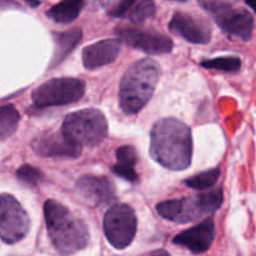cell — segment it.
<instances>
[{
    "mask_svg": "<svg viewBox=\"0 0 256 256\" xmlns=\"http://www.w3.org/2000/svg\"><path fill=\"white\" fill-rule=\"evenodd\" d=\"M150 155L166 169L180 172L189 168L192 158V130L175 118H165L150 132Z\"/></svg>",
    "mask_w": 256,
    "mask_h": 256,
    "instance_id": "cell-1",
    "label": "cell"
},
{
    "mask_svg": "<svg viewBox=\"0 0 256 256\" xmlns=\"http://www.w3.org/2000/svg\"><path fill=\"white\" fill-rule=\"evenodd\" d=\"M44 216L48 234L60 255L70 256L86 248L88 226L66 206L55 200H48L44 204Z\"/></svg>",
    "mask_w": 256,
    "mask_h": 256,
    "instance_id": "cell-2",
    "label": "cell"
},
{
    "mask_svg": "<svg viewBox=\"0 0 256 256\" xmlns=\"http://www.w3.org/2000/svg\"><path fill=\"white\" fill-rule=\"evenodd\" d=\"M159 64L152 59L138 60L130 65L120 82L119 102L128 115L139 112L149 102L159 82Z\"/></svg>",
    "mask_w": 256,
    "mask_h": 256,
    "instance_id": "cell-3",
    "label": "cell"
},
{
    "mask_svg": "<svg viewBox=\"0 0 256 256\" xmlns=\"http://www.w3.org/2000/svg\"><path fill=\"white\" fill-rule=\"evenodd\" d=\"M224 202L222 189H212L206 192L188 196L184 199L168 200L156 205V212L164 219L174 222H195L220 209Z\"/></svg>",
    "mask_w": 256,
    "mask_h": 256,
    "instance_id": "cell-4",
    "label": "cell"
},
{
    "mask_svg": "<svg viewBox=\"0 0 256 256\" xmlns=\"http://www.w3.org/2000/svg\"><path fill=\"white\" fill-rule=\"evenodd\" d=\"M62 132L80 146H95L106 138L108 122L100 110H79L65 118Z\"/></svg>",
    "mask_w": 256,
    "mask_h": 256,
    "instance_id": "cell-5",
    "label": "cell"
},
{
    "mask_svg": "<svg viewBox=\"0 0 256 256\" xmlns=\"http://www.w3.org/2000/svg\"><path fill=\"white\" fill-rule=\"evenodd\" d=\"M85 94V84L75 78L48 80L32 92V102L39 109L76 102Z\"/></svg>",
    "mask_w": 256,
    "mask_h": 256,
    "instance_id": "cell-6",
    "label": "cell"
},
{
    "mask_svg": "<svg viewBox=\"0 0 256 256\" xmlns=\"http://www.w3.org/2000/svg\"><path fill=\"white\" fill-rule=\"evenodd\" d=\"M136 224L134 209L128 204H116L105 214V236L115 249H125L134 240Z\"/></svg>",
    "mask_w": 256,
    "mask_h": 256,
    "instance_id": "cell-7",
    "label": "cell"
},
{
    "mask_svg": "<svg viewBox=\"0 0 256 256\" xmlns=\"http://www.w3.org/2000/svg\"><path fill=\"white\" fill-rule=\"evenodd\" d=\"M0 215V235L2 242L15 244L26 236L30 228L29 216L12 195H2Z\"/></svg>",
    "mask_w": 256,
    "mask_h": 256,
    "instance_id": "cell-8",
    "label": "cell"
},
{
    "mask_svg": "<svg viewBox=\"0 0 256 256\" xmlns=\"http://www.w3.org/2000/svg\"><path fill=\"white\" fill-rule=\"evenodd\" d=\"M115 34H116L118 39L124 44L150 55L168 54L172 52V46H174V42L169 36L152 32V30L118 26Z\"/></svg>",
    "mask_w": 256,
    "mask_h": 256,
    "instance_id": "cell-9",
    "label": "cell"
},
{
    "mask_svg": "<svg viewBox=\"0 0 256 256\" xmlns=\"http://www.w3.org/2000/svg\"><path fill=\"white\" fill-rule=\"evenodd\" d=\"M32 149L42 158H70L82 154V146L72 142L62 132H45L36 135L32 142Z\"/></svg>",
    "mask_w": 256,
    "mask_h": 256,
    "instance_id": "cell-10",
    "label": "cell"
},
{
    "mask_svg": "<svg viewBox=\"0 0 256 256\" xmlns=\"http://www.w3.org/2000/svg\"><path fill=\"white\" fill-rule=\"evenodd\" d=\"M169 30L192 44H208L212 40V26L202 18L176 12L169 22Z\"/></svg>",
    "mask_w": 256,
    "mask_h": 256,
    "instance_id": "cell-11",
    "label": "cell"
},
{
    "mask_svg": "<svg viewBox=\"0 0 256 256\" xmlns=\"http://www.w3.org/2000/svg\"><path fill=\"white\" fill-rule=\"evenodd\" d=\"M76 192L86 204L92 206H102L112 202L116 198L115 186L104 176L85 175L76 182Z\"/></svg>",
    "mask_w": 256,
    "mask_h": 256,
    "instance_id": "cell-12",
    "label": "cell"
},
{
    "mask_svg": "<svg viewBox=\"0 0 256 256\" xmlns=\"http://www.w3.org/2000/svg\"><path fill=\"white\" fill-rule=\"evenodd\" d=\"M214 19L228 35L239 38L244 42H248L252 36L254 18L242 8H230L214 15Z\"/></svg>",
    "mask_w": 256,
    "mask_h": 256,
    "instance_id": "cell-13",
    "label": "cell"
},
{
    "mask_svg": "<svg viewBox=\"0 0 256 256\" xmlns=\"http://www.w3.org/2000/svg\"><path fill=\"white\" fill-rule=\"evenodd\" d=\"M214 238L215 224L212 219H208L196 226L178 234L172 239V242L179 246L186 248L194 254H202L210 249Z\"/></svg>",
    "mask_w": 256,
    "mask_h": 256,
    "instance_id": "cell-14",
    "label": "cell"
},
{
    "mask_svg": "<svg viewBox=\"0 0 256 256\" xmlns=\"http://www.w3.org/2000/svg\"><path fill=\"white\" fill-rule=\"evenodd\" d=\"M119 52V39L102 40V42L89 45L82 50V64L89 70L96 69V68L104 66L114 62Z\"/></svg>",
    "mask_w": 256,
    "mask_h": 256,
    "instance_id": "cell-15",
    "label": "cell"
},
{
    "mask_svg": "<svg viewBox=\"0 0 256 256\" xmlns=\"http://www.w3.org/2000/svg\"><path fill=\"white\" fill-rule=\"evenodd\" d=\"M82 36V30L80 28H72V29L62 32H52L55 49L52 60L49 64V69H54L56 65H59L79 44Z\"/></svg>",
    "mask_w": 256,
    "mask_h": 256,
    "instance_id": "cell-16",
    "label": "cell"
},
{
    "mask_svg": "<svg viewBox=\"0 0 256 256\" xmlns=\"http://www.w3.org/2000/svg\"><path fill=\"white\" fill-rule=\"evenodd\" d=\"M85 0H62L48 10L46 15L59 24H69L74 22L82 12Z\"/></svg>",
    "mask_w": 256,
    "mask_h": 256,
    "instance_id": "cell-17",
    "label": "cell"
},
{
    "mask_svg": "<svg viewBox=\"0 0 256 256\" xmlns=\"http://www.w3.org/2000/svg\"><path fill=\"white\" fill-rule=\"evenodd\" d=\"M20 116L12 105H4L0 108V138L5 140L16 130Z\"/></svg>",
    "mask_w": 256,
    "mask_h": 256,
    "instance_id": "cell-18",
    "label": "cell"
},
{
    "mask_svg": "<svg viewBox=\"0 0 256 256\" xmlns=\"http://www.w3.org/2000/svg\"><path fill=\"white\" fill-rule=\"evenodd\" d=\"M220 178V169L215 168V169L208 170V172H200V174L194 175L190 179L185 180V185L195 190H205L210 189L214 186L218 182Z\"/></svg>",
    "mask_w": 256,
    "mask_h": 256,
    "instance_id": "cell-19",
    "label": "cell"
},
{
    "mask_svg": "<svg viewBox=\"0 0 256 256\" xmlns=\"http://www.w3.org/2000/svg\"><path fill=\"white\" fill-rule=\"evenodd\" d=\"M156 12V5L152 0H142L139 4L135 5L129 14V19L132 24L139 25L152 19Z\"/></svg>",
    "mask_w": 256,
    "mask_h": 256,
    "instance_id": "cell-20",
    "label": "cell"
},
{
    "mask_svg": "<svg viewBox=\"0 0 256 256\" xmlns=\"http://www.w3.org/2000/svg\"><path fill=\"white\" fill-rule=\"evenodd\" d=\"M202 66L206 69L222 70V72H238L242 66V60L236 56H222L202 62Z\"/></svg>",
    "mask_w": 256,
    "mask_h": 256,
    "instance_id": "cell-21",
    "label": "cell"
},
{
    "mask_svg": "<svg viewBox=\"0 0 256 256\" xmlns=\"http://www.w3.org/2000/svg\"><path fill=\"white\" fill-rule=\"evenodd\" d=\"M16 178L28 186H36L42 180L44 175L36 168L25 164L16 170Z\"/></svg>",
    "mask_w": 256,
    "mask_h": 256,
    "instance_id": "cell-22",
    "label": "cell"
},
{
    "mask_svg": "<svg viewBox=\"0 0 256 256\" xmlns=\"http://www.w3.org/2000/svg\"><path fill=\"white\" fill-rule=\"evenodd\" d=\"M116 164L122 165V166L135 168V165L138 164V152L135 148L130 146V145L119 146L116 150Z\"/></svg>",
    "mask_w": 256,
    "mask_h": 256,
    "instance_id": "cell-23",
    "label": "cell"
},
{
    "mask_svg": "<svg viewBox=\"0 0 256 256\" xmlns=\"http://www.w3.org/2000/svg\"><path fill=\"white\" fill-rule=\"evenodd\" d=\"M198 2L206 12H212L214 16V15L234 6L235 0H198Z\"/></svg>",
    "mask_w": 256,
    "mask_h": 256,
    "instance_id": "cell-24",
    "label": "cell"
},
{
    "mask_svg": "<svg viewBox=\"0 0 256 256\" xmlns=\"http://www.w3.org/2000/svg\"><path fill=\"white\" fill-rule=\"evenodd\" d=\"M112 172H114V174H116L118 176L122 178V179L128 180V182H138V174L136 172H135L134 168L122 166V165L120 164H115L114 166H112Z\"/></svg>",
    "mask_w": 256,
    "mask_h": 256,
    "instance_id": "cell-25",
    "label": "cell"
},
{
    "mask_svg": "<svg viewBox=\"0 0 256 256\" xmlns=\"http://www.w3.org/2000/svg\"><path fill=\"white\" fill-rule=\"evenodd\" d=\"M136 2V0H120L114 8L109 12V15L112 18H122V15L126 14L130 10V8H132V5Z\"/></svg>",
    "mask_w": 256,
    "mask_h": 256,
    "instance_id": "cell-26",
    "label": "cell"
},
{
    "mask_svg": "<svg viewBox=\"0 0 256 256\" xmlns=\"http://www.w3.org/2000/svg\"><path fill=\"white\" fill-rule=\"evenodd\" d=\"M112 0H90V5L94 9H102V8L108 6Z\"/></svg>",
    "mask_w": 256,
    "mask_h": 256,
    "instance_id": "cell-27",
    "label": "cell"
},
{
    "mask_svg": "<svg viewBox=\"0 0 256 256\" xmlns=\"http://www.w3.org/2000/svg\"><path fill=\"white\" fill-rule=\"evenodd\" d=\"M22 2H25V4H26L28 6H30V8H36V6H39V5H40L39 0H22Z\"/></svg>",
    "mask_w": 256,
    "mask_h": 256,
    "instance_id": "cell-28",
    "label": "cell"
},
{
    "mask_svg": "<svg viewBox=\"0 0 256 256\" xmlns=\"http://www.w3.org/2000/svg\"><path fill=\"white\" fill-rule=\"evenodd\" d=\"M246 2V5H249L252 10L256 12V0H244Z\"/></svg>",
    "mask_w": 256,
    "mask_h": 256,
    "instance_id": "cell-29",
    "label": "cell"
},
{
    "mask_svg": "<svg viewBox=\"0 0 256 256\" xmlns=\"http://www.w3.org/2000/svg\"><path fill=\"white\" fill-rule=\"evenodd\" d=\"M150 256H170V255L168 254V252H165V250H159V252H152V254L150 255Z\"/></svg>",
    "mask_w": 256,
    "mask_h": 256,
    "instance_id": "cell-30",
    "label": "cell"
},
{
    "mask_svg": "<svg viewBox=\"0 0 256 256\" xmlns=\"http://www.w3.org/2000/svg\"><path fill=\"white\" fill-rule=\"evenodd\" d=\"M175 2H188V0H175Z\"/></svg>",
    "mask_w": 256,
    "mask_h": 256,
    "instance_id": "cell-31",
    "label": "cell"
}]
</instances>
